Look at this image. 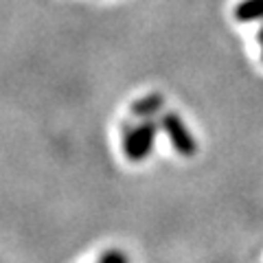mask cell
I'll return each instance as SVG.
<instances>
[{"instance_id":"obj_5","label":"cell","mask_w":263,"mask_h":263,"mask_svg":"<svg viewBox=\"0 0 263 263\" xmlns=\"http://www.w3.org/2000/svg\"><path fill=\"white\" fill-rule=\"evenodd\" d=\"M99 263H129V261H127V257H125L123 252H119V250H110V252H105V254H103Z\"/></svg>"},{"instance_id":"obj_1","label":"cell","mask_w":263,"mask_h":263,"mask_svg":"<svg viewBox=\"0 0 263 263\" xmlns=\"http://www.w3.org/2000/svg\"><path fill=\"white\" fill-rule=\"evenodd\" d=\"M160 127V123L154 121H145L134 129L125 132V138H123V149H125V156L129 160H145L147 154L152 152L154 147V138H156V129Z\"/></svg>"},{"instance_id":"obj_3","label":"cell","mask_w":263,"mask_h":263,"mask_svg":"<svg viewBox=\"0 0 263 263\" xmlns=\"http://www.w3.org/2000/svg\"><path fill=\"white\" fill-rule=\"evenodd\" d=\"M162 103L164 99L160 95H149L141 99V101H136L134 105H132V112H134V117H143V119H149L154 117V114H158L162 110Z\"/></svg>"},{"instance_id":"obj_2","label":"cell","mask_w":263,"mask_h":263,"mask_svg":"<svg viewBox=\"0 0 263 263\" xmlns=\"http://www.w3.org/2000/svg\"><path fill=\"white\" fill-rule=\"evenodd\" d=\"M160 127L164 129V134L169 136L171 145L176 147V152H180L182 156H193L197 152V143L191 136V132L186 129V125L182 123V119L174 112H167L160 117Z\"/></svg>"},{"instance_id":"obj_6","label":"cell","mask_w":263,"mask_h":263,"mask_svg":"<svg viewBox=\"0 0 263 263\" xmlns=\"http://www.w3.org/2000/svg\"><path fill=\"white\" fill-rule=\"evenodd\" d=\"M259 40H261V44H263V29H261V35H259Z\"/></svg>"},{"instance_id":"obj_4","label":"cell","mask_w":263,"mask_h":263,"mask_svg":"<svg viewBox=\"0 0 263 263\" xmlns=\"http://www.w3.org/2000/svg\"><path fill=\"white\" fill-rule=\"evenodd\" d=\"M235 15L239 22H252V20L263 18V0H243L237 7Z\"/></svg>"}]
</instances>
